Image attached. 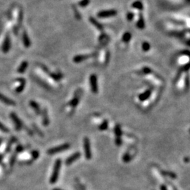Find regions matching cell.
Returning <instances> with one entry per match:
<instances>
[{
  "label": "cell",
  "mask_w": 190,
  "mask_h": 190,
  "mask_svg": "<svg viewBox=\"0 0 190 190\" xmlns=\"http://www.w3.org/2000/svg\"><path fill=\"white\" fill-rule=\"evenodd\" d=\"M81 95H82V90L80 89H78V90H77V91L75 92L73 99L68 102L67 106H66V109H67L68 113L69 114V115H72V114L73 113L74 111H75V109L77 107L78 104H79Z\"/></svg>",
  "instance_id": "obj_1"
},
{
  "label": "cell",
  "mask_w": 190,
  "mask_h": 190,
  "mask_svg": "<svg viewBox=\"0 0 190 190\" xmlns=\"http://www.w3.org/2000/svg\"><path fill=\"white\" fill-rule=\"evenodd\" d=\"M61 166V159H57L54 163L52 174H51V178H50V182H51V184H54L58 179L59 172H60Z\"/></svg>",
  "instance_id": "obj_2"
},
{
  "label": "cell",
  "mask_w": 190,
  "mask_h": 190,
  "mask_svg": "<svg viewBox=\"0 0 190 190\" xmlns=\"http://www.w3.org/2000/svg\"><path fill=\"white\" fill-rule=\"evenodd\" d=\"M70 147V144L68 143L63 144L59 145V146H55V147L51 148L47 151V154L49 155H54L55 154H57V153L62 152V151H64L66 150H67L68 148Z\"/></svg>",
  "instance_id": "obj_3"
},
{
  "label": "cell",
  "mask_w": 190,
  "mask_h": 190,
  "mask_svg": "<svg viewBox=\"0 0 190 190\" xmlns=\"http://www.w3.org/2000/svg\"><path fill=\"white\" fill-rule=\"evenodd\" d=\"M83 146H84V155L87 159H91L92 158V151L91 146H90V142L88 137H84L83 140Z\"/></svg>",
  "instance_id": "obj_4"
},
{
  "label": "cell",
  "mask_w": 190,
  "mask_h": 190,
  "mask_svg": "<svg viewBox=\"0 0 190 190\" xmlns=\"http://www.w3.org/2000/svg\"><path fill=\"white\" fill-rule=\"evenodd\" d=\"M117 11L114 9H110V10H104V11H99L97 14V16L99 18H109L113 17L117 15Z\"/></svg>",
  "instance_id": "obj_5"
},
{
  "label": "cell",
  "mask_w": 190,
  "mask_h": 190,
  "mask_svg": "<svg viewBox=\"0 0 190 190\" xmlns=\"http://www.w3.org/2000/svg\"><path fill=\"white\" fill-rule=\"evenodd\" d=\"M15 84H16L15 92L17 93H20L24 90L25 86L26 84V81L23 78H18L15 80Z\"/></svg>",
  "instance_id": "obj_6"
},
{
  "label": "cell",
  "mask_w": 190,
  "mask_h": 190,
  "mask_svg": "<svg viewBox=\"0 0 190 190\" xmlns=\"http://www.w3.org/2000/svg\"><path fill=\"white\" fill-rule=\"evenodd\" d=\"M96 56V53H92L90 54H80V55H76L75 56H74L73 58V62L75 63H81V62L87 60V59H90V58L94 57Z\"/></svg>",
  "instance_id": "obj_7"
},
{
  "label": "cell",
  "mask_w": 190,
  "mask_h": 190,
  "mask_svg": "<svg viewBox=\"0 0 190 190\" xmlns=\"http://www.w3.org/2000/svg\"><path fill=\"white\" fill-rule=\"evenodd\" d=\"M90 84L91 87V90L94 94H96L98 92V84H97V78L95 74H92L90 78Z\"/></svg>",
  "instance_id": "obj_8"
},
{
  "label": "cell",
  "mask_w": 190,
  "mask_h": 190,
  "mask_svg": "<svg viewBox=\"0 0 190 190\" xmlns=\"http://www.w3.org/2000/svg\"><path fill=\"white\" fill-rule=\"evenodd\" d=\"M11 118L13 121V123L15 125V127H16V130H20L23 127V123H22L21 121L19 119L18 117L17 116L16 113H11Z\"/></svg>",
  "instance_id": "obj_9"
},
{
  "label": "cell",
  "mask_w": 190,
  "mask_h": 190,
  "mask_svg": "<svg viewBox=\"0 0 190 190\" xmlns=\"http://www.w3.org/2000/svg\"><path fill=\"white\" fill-rule=\"evenodd\" d=\"M10 48H11V39L9 34H7L1 47V50L4 53H7L10 50Z\"/></svg>",
  "instance_id": "obj_10"
},
{
  "label": "cell",
  "mask_w": 190,
  "mask_h": 190,
  "mask_svg": "<svg viewBox=\"0 0 190 190\" xmlns=\"http://www.w3.org/2000/svg\"><path fill=\"white\" fill-rule=\"evenodd\" d=\"M0 102L4 103V104L7 105V106H16V102H15L14 101H13L12 99H11L10 98L7 97V96H4V95L1 94V93H0Z\"/></svg>",
  "instance_id": "obj_11"
},
{
  "label": "cell",
  "mask_w": 190,
  "mask_h": 190,
  "mask_svg": "<svg viewBox=\"0 0 190 190\" xmlns=\"http://www.w3.org/2000/svg\"><path fill=\"white\" fill-rule=\"evenodd\" d=\"M80 156H81V154L80 152L74 153L73 154H72L71 156H70L67 159H66V164L67 165V166H69V165L72 164L73 163H74L75 161H76L78 158H80Z\"/></svg>",
  "instance_id": "obj_12"
},
{
  "label": "cell",
  "mask_w": 190,
  "mask_h": 190,
  "mask_svg": "<svg viewBox=\"0 0 190 190\" xmlns=\"http://www.w3.org/2000/svg\"><path fill=\"white\" fill-rule=\"evenodd\" d=\"M22 40H23V45H24L25 47H27V48L30 47L31 42L29 38V36H28L27 32H26V30H24L23 32V35H22Z\"/></svg>",
  "instance_id": "obj_13"
},
{
  "label": "cell",
  "mask_w": 190,
  "mask_h": 190,
  "mask_svg": "<svg viewBox=\"0 0 190 190\" xmlns=\"http://www.w3.org/2000/svg\"><path fill=\"white\" fill-rule=\"evenodd\" d=\"M30 106L33 109V111L36 113L37 114L40 115L42 112V110L40 105L38 104L37 102H35V101H30Z\"/></svg>",
  "instance_id": "obj_14"
},
{
  "label": "cell",
  "mask_w": 190,
  "mask_h": 190,
  "mask_svg": "<svg viewBox=\"0 0 190 190\" xmlns=\"http://www.w3.org/2000/svg\"><path fill=\"white\" fill-rule=\"evenodd\" d=\"M137 28H139L140 30H143L145 28V21L144 18V16H142V14H139V18H138L137 21L136 23Z\"/></svg>",
  "instance_id": "obj_15"
},
{
  "label": "cell",
  "mask_w": 190,
  "mask_h": 190,
  "mask_svg": "<svg viewBox=\"0 0 190 190\" xmlns=\"http://www.w3.org/2000/svg\"><path fill=\"white\" fill-rule=\"evenodd\" d=\"M151 92H152V90H146V91H145L144 93H142V94H139V96H138L139 100L141 101V102H144V101H146V99H149V96H151Z\"/></svg>",
  "instance_id": "obj_16"
},
{
  "label": "cell",
  "mask_w": 190,
  "mask_h": 190,
  "mask_svg": "<svg viewBox=\"0 0 190 190\" xmlns=\"http://www.w3.org/2000/svg\"><path fill=\"white\" fill-rule=\"evenodd\" d=\"M42 115V123L44 124V125L47 126L49 124V119L48 116V113H47V109H44L42 110V111L41 112Z\"/></svg>",
  "instance_id": "obj_17"
},
{
  "label": "cell",
  "mask_w": 190,
  "mask_h": 190,
  "mask_svg": "<svg viewBox=\"0 0 190 190\" xmlns=\"http://www.w3.org/2000/svg\"><path fill=\"white\" fill-rule=\"evenodd\" d=\"M90 23H91L92 24L93 26H94V27L96 28V29L99 30H102L104 29V27H103V26H102V23H99V22L98 21L96 18H94L90 17Z\"/></svg>",
  "instance_id": "obj_18"
},
{
  "label": "cell",
  "mask_w": 190,
  "mask_h": 190,
  "mask_svg": "<svg viewBox=\"0 0 190 190\" xmlns=\"http://www.w3.org/2000/svg\"><path fill=\"white\" fill-rule=\"evenodd\" d=\"M28 66V61H23L21 63H20V65L19 66V67L18 68L17 72L18 73H23L26 72Z\"/></svg>",
  "instance_id": "obj_19"
},
{
  "label": "cell",
  "mask_w": 190,
  "mask_h": 190,
  "mask_svg": "<svg viewBox=\"0 0 190 190\" xmlns=\"http://www.w3.org/2000/svg\"><path fill=\"white\" fill-rule=\"evenodd\" d=\"M132 7H133V9H135L139 10V11H142V10L144 9L143 4H142V1H139V0L133 2V4H132Z\"/></svg>",
  "instance_id": "obj_20"
},
{
  "label": "cell",
  "mask_w": 190,
  "mask_h": 190,
  "mask_svg": "<svg viewBox=\"0 0 190 190\" xmlns=\"http://www.w3.org/2000/svg\"><path fill=\"white\" fill-rule=\"evenodd\" d=\"M132 158H133V156H132V154L130 153V150H128L123 156V160L125 163H129L131 161Z\"/></svg>",
  "instance_id": "obj_21"
},
{
  "label": "cell",
  "mask_w": 190,
  "mask_h": 190,
  "mask_svg": "<svg viewBox=\"0 0 190 190\" xmlns=\"http://www.w3.org/2000/svg\"><path fill=\"white\" fill-rule=\"evenodd\" d=\"M131 38H132L131 33L129 32H126L123 34L122 40L123 42H124L125 43H128L130 41V40H131Z\"/></svg>",
  "instance_id": "obj_22"
},
{
  "label": "cell",
  "mask_w": 190,
  "mask_h": 190,
  "mask_svg": "<svg viewBox=\"0 0 190 190\" xmlns=\"http://www.w3.org/2000/svg\"><path fill=\"white\" fill-rule=\"evenodd\" d=\"M114 132H115V135L116 138H121V135H122V130H121V127L119 125H116L114 129Z\"/></svg>",
  "instance_id": "obj_23"
},
{
  "label": "cell",
  "mask_w": 190,
  "mask_h": 190,
  "mask_svg": "<svg viewBox=\"0 0 190 190\" xmlns=\"http://www.w3.org/2000/svg\"><path fill=\"white\" fill-rule=\"evenodd\" d=\"M161 173H162L163 175L167 176V177H168L172 178V179H175V178L177 177V175H176L175 173H173V172L162 170V171H161Z\"/></svg>",
  "instance_id": "obj_24"
},
{
  "label": "cell",
  "mask_w": 190,
  "mask_h": 190,
  "mask_svg": "<svg viewBox=\"0 0 190 190\" xmlns=\"http://www.w3.org/2000/svg\"><path fill=\"white\" fill-rule=\"evenodd\" d=\"M108 126H109V123L107 121H104L103 122L101 123V125H99V130L101 131H104V130H106L108 128Z\"/></svg>",
  "instance_id": "obj_25"
},
{
  "label": "cell",
  "mask_w": 190,
  "mask_h": 190,
  "mask_svg": "<svg viewBox=\"0 0 190 190\" xmlns=\"http://www.w3.org/2000/svg\"><path fill=\"white\" fill-rule=\"evenodd\" d=\"M142 49L144 51L146 52V51H149L151 49V45L148 42H144L142 44Z\"/></svg>",
  "instance_id": "obj_26"
},
{
  "label": "cell",
  "mask_w": 190,
  "mask_h": 190,
  "mask_svg": "<svg viewBox=\"0 0 190 190\" xmlns=\"http://www.w3.org/2000/svg\"><path fill=\"white\" fill-rule=\"evenodd\" d=\"M152 73V71H151V68H149L148 67H144L142 70H141L140 72L137 73L141 74V75H143V74L146 75V74H150V73Z\"/></svg>",
  "instance_id": "obj_27"
},
{
  "label": "cell",
  "mask_w": 190,
  "mask_h": 190,
  "mask_svg": "<svg viewBox=\"0 0 190 190\" xmlns=\"http://www.w3.org/2000/svg\"><path fill=\"white\" fill-rule=\"evenodd\" d=\"M90 3V0H81V1H79L78 3V5L80 6V7H86L87 6H88Z\"/></svg>",
  "instance_id": "obj_28"
},
{
  "label": "cell",
  "mask_w": 190,
  "mask_h": 190,
  "mask_svg": "<svg viewBox=\"0 0 190 190\" xmlns=\"http://www.w3.org/2000/svg\"><path fill=\"white\" fill-rule=\"evenodd\" d=\"M135 17V14L133 12H131V11H129V12L127 13L126 14V18L127 19L128 21H132L133 20Z\"/></svg>",
  "instance_id": "obj_29"
},
{
  "label": "cell",
  "mask_w": 190,
  "mask_h": 190,
  "mask_svg": "<svg viewBox=\"0 0 190 190\" xmlns=\"http://www.w3.org/2000/svg\"><path fill=\"white\" fill-rule=\"evenodd\" d=\"M22 20H23V11L20 9L18 11V25H20V26L22 23Z\"/></svg>",
  "instance_id": "obj_30"
},
{
  "label": "cell",
  "mask_w": 190,
  "mask_h": 190,
  "mask_svg": "<svg viewBox=\"0 0 190 190\" xmlns=\"http://www.w3.org/2000/svg\"><path fill=\"white\" fill-rule=\"evenodd\" d=\"M171 35H174L175 37H176V38H182L184 37L183 32H171Z\"/></svg>",
  "instance_id": "obj_31"
},
{
  "label": "cell",
  "mask_w": 190,
  "mask_h": 190,
  "mask_svg": "<svg viewBox=\"0 0 190 190\" xmlns=\"http://www.w3.org/2000/svg\"><path fill=\"white\" fill-rule=\"evenodd\" d=\"M0 130H1V131H2V132H4V133H7L9 131V130L7 129V127H6L4 125H3L1 123H0Z\"/></svg>",
  "instance_id": "obj_32"
},
{
  "label": "cell",
  "mask_w": 190,
  "mask_h": 190,
  "mask_svg": "<svg viewBox=\"0 0 190 190\" xmlns=\"http://www.w3.org/2000/svg\"><path fill=\"white\" fill-rule=\"evenodd\" d=\"M73 11H74V13H75V17H76L78 19H80V18H81L79 12L78 11V10L76 9V8H75L74 7H73Z\"/></svg>",
  "instance_id": "obj_33"
},
{
  "label": "cell",
  "mask_w": 190,
  "mask_h": 190,
  "mask_svg": "<svg viewBox=\"0 0 190 190\" xmlns=\"http://www.w3.org/2000/svg\"><path fill=\"white\" fill-rule=\"evenodd\" d=\"M115 142L117 146H121L122 144V139H121V138H115Z\"/></svg>",
  "instance_id": "obj_34"
},
{
  "label": "cell",
  "mask_w": 190,
  "mask_h": 190,
  "mask_svg": "<svg viewBox=\"0 0 190 190\" xmlns=\"http://www.w3.org/2000/svg\"><path fill=\"white\" fill-rule=\"evenodd\" d=\"M109 57H110V55H109V53L107 52L106 54V57H105V59H104V64L106 65L108 63V62H109Z\"/></svg>",
  "instance_id": "obj_35"
},
{
  "label": "cell",
  "mask_w": 190,
  "mask_h": 190,
  "mask_svg": "<svg viewBox=\"0 0 190 190\" xmlns=\"http://www.w3.org/2000/svg\"><path fill=\"white\" fill-rule=\"evenodd\" d=\"M33 128L35 129V131H36L37 133H38V134L40 136H43V133H42V132L40 131V130H39V129H38V127H37V126L33 125Z\"/></svg>",
  "instance_id": "obj_36"
},
{
  "label": "cell",
  "mask_w": 190,
  "mask_h": 190,
  "mask_svg": "<svg viewBox=\"0 0 190 190\" xmlns=\"http://www.w3.org/2000/svg\"><path fill=\"white\" fill-rule=\"evenodd\" d=\"M185 84H186V88H188V87H189V78H188L187 75L186 78H185Z\"/></svg>",
  "instance_id": "obj_37"
},
{
  "label": "cell",
  "mask_w": 190,
  "mask_h": 190,
  "mask_svg": "<svg viewBox=\"0 0 190 190\" xmlns=\"http://www.w3.org/2000/svg\"><path fill=\"white\" fill-rule=\"evenodd\" d=\"M161 190H167V187L165 185H161Z\"/></svg>",
  "instance_id": "obj_38"
},
{
  "label": "cell",
  "mask_w": 190,
  "mask_h": 190,
  "mask_svg": "<svg viewBox=\"0 0 190 190\" xmlns=\"http://www.w3.org/2000/svg\"><path fill=\"white\" fill-rule=\"evenodd\" d=\"M186 44H187V45H189L190 47V40H188L186 41Z\"/></svg>",
  "instance_id": "obj_39"
},
{
  "label": "cell",
  "mask_w": 190,
  "mask_h": 190,
  "mask_svg": "<svg viewBox=\"0 0 190 190\" xmlns=\"http://www.w3.org/2000/svg\"><path fill=\"white\" fill-rule=\"evenodd\" d=\"M185 162H189V158H185Z\"/></svg>",
  "instance_id": "obj_40"
},
{
  "label": "cell",
  "mask_w": 190,
  "mask_h": 190,
  "mask_svg": "<svg viewBox=\"0 0 190 190\" xmlns=\"http://www.w3.org/2000/svg\"><path fill=\"white\" fill-rule=\"evenodd\" d=\"M2 157H3V156L1 155V154H0V162H1V160H2Z\"/></svg>",
  "instance_id": "obj_41"
},
{
  "label": "cell",
  "mask_w": 190,
  "mask_h": 190,
  "mask_svg": "<svg viewBox=\"0 0 190 190\" xmlns=\"http://www.w3.org/2000/svg\"><path fill=\"white\" fill-rule=\"evenodd\" d=\"M81 190H84V188L83 186H81Z\"/></svg>",
  "instance_id": "obj_42"
},
{
  "label": "cell",
  "mask_w": 190,
  "mask_h": 190,
  "mask_svg": "<svg viewBox=\"0 0 190 190\" xmlns=\"http://www.w3.org/2000/svg\"><path fill=\"white\" fill-rule=\"evenodd\" d=\"M54 190H61V189H55Z\"/></svg>",
  "instance_id": "obj_43"
},
{
  "label": "cell",
  "mask_w": 190,
  "mask_h": 190,
  "mask_svg": "<svg viewBox=\"0 0 190 190\" xmlns=\"http://www.w3.org/2000/svg\"><path fill=\"white\" fill-rule=\"evenodd\" d=\"M1 139H0V144H1Z\"/></svg>",
  "instance_id": "obj_44"
},
{
  "label": "cell",
  "mask_w": 190,
  "mask_h": 190,
  "mask_svg": "<svg viewBox=\"0 0 190 190\" xmlns=\"http://www.w3.org/2000/svg\"><path fill=\"white\" fill-rule=\"evenodd\" d=\"M187 1H190V0H187Z\"/></svg>",
  "instance_id": "obj_45"
},
{
  "label": "cell",
  "mask_w": 190,
  "mask_h": 190,
  "mask_svg": "<svg viewBox=\"0 0 190 190\" xmlns=\"http://www.w3.org/2000/svg\"><path fill=\"white\" fill-rule=\"evenodd\" d=\"M189 132H190V130H189Z\"/></svg>",
  "instance_id": "obj_46"
}]
</instances>
